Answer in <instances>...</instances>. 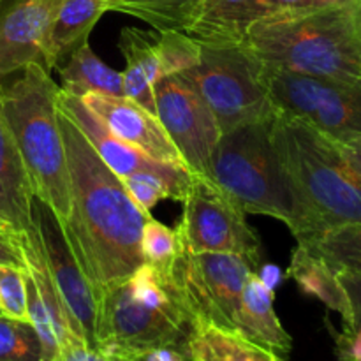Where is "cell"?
Listing matches in <instances>:
<instances>
[{
    "label": "cell",
    "mask_w": 361,
    "mask_h": 361,
    "mask_svg": "<svg viewBox=\"0 0 361 361\" xmlns=\"http://www.w3.org/2000/svg\"><path fill=\"white\" fill-rule=\"evenodd\" d=\"M59 123L71 183L69 215L60 224L99 300L145 264L141 231L152 214L134 204L122 180L60 106Z\"/></svg>",
    "instance_id": "6da1fadb"
},
{
    "label": "cell",
    "mask_w": 361,
    "mask_h": 361,
    "mask_svg": "<svg viewBox=\"0 0 361 361\" xmlns=\"http://www.w3.org/2000/svg\"><path fill=\"white\" fill-rule=\"evenodd\" d=\"M243 42L270 69L361 80L360 0L267 14Z\"/></svg>",
    "instance_id": "7a4b0ae2"
},
{
    "label": "cell",
    "mask_w": 361,
    "mask_h": 361,
    "mask_svg": "<svg viewBox=\"0 0 361 361\" xmlns=\"http://www.w3.org/2000/svg\"><path fill=\"white\" fill-rule=\"evenodd\" d=\"M275 111L222 133L208 178L247 215L279 219L296 242L310 243L317 238V231L275 147Z\"/></svg>",
    "instance_id": "3957f363"
},
{
    "label": "cell",
    "mask_w": 361,
    "mask_h": 361,
    "mask_svg": "<svg viewBox=\"0 0 361 361\" xmlns=\"http://www.w3.org/2000/svg\"><path fill=\"white\" fill-rule=\"evenodd\" d=\"M189 328L169 275L147 263L97 300V349L113 361H136L159 348H183Z\"/></svg>",
    "instance_id": "277c9868"
},
{
    "label": "cell",
    "mask_w": 361,
    "mask_h": 361,
    "mask_svg": "<svg viewBox=\"0 0 361 361\" xmlns=\"http://www.w3.org/2000/svg\"><path fill=\"white\" fill-rule=\"evenodd\" d=\"M59 92L51 73L30 63L11 83H0V102L35 200L60 222L69 215L71 183L59 123Z\"/></svg>",
    "instance_id": "5b68a950"
},
{
    "label": "cell",
    "mask_w": 361,
    "mask_h": 361,
    "mask_svg": "<svg viewBox=\"0 0 361 361\" xmlns=\"http://www.w3.org/2000/svg\"><path fill=\"white\" fill-rule=\"evenodd\" d=\"M274 141L317 236L361 224V183L331 137L277 109Z\"/></svg>",
    "instance_id": "8992f818"
},
{
    "label": "cell",
    "mask_w": 361,
    "mask_h": 361,
    "mask_svg": "<svg viewBox=\"0 0 361 361\" xmlns=\"http://www.w3.org/2000/svg\"><path fill=\"white\" fill-rule=\"evenodd\" d=\"M263 69L245 42H201L196 63L176 76L201 95L222 133H228L275 111Z\"/></svg>",
    "instance_id": "52a82bcc"
},
{
    "label": "cell",
    "mask_w": 361,
    "mask_h": 361,
    "mask_svg": "<svg viewBox=\"0 0 361 361\" xmlns=\"http://www.w3.org/2000/svg\"><path fill=\"white\" fill-rule=\"evenodd\" d=\"M275 108L337 141L361 137V80L314 78L264 66Z\"/></svg>",
    "instance_id": "ba28073f"
},
{
    "label": "cell",
    "mask_w": 361,
    "mask_h": 361,
    "mask_svg": "<svg viewBox=\"0 0 361 361\" xmlns=\"http://www.w3.org/2000/svg\"><path fill=\"white\" fill-rule=\"evenodd\" d=\"M256 268L238 254L182 250L169 279L190 324L207 321L233 330L243 286Z\"/></svg>",
    "instance_id": "9c48e42d"
},
{
    "label": "cell",
    "mask_w": 361,
    "mask_h": 361,
    "mask_svg": "<svg viewBox=\"0 0 361 361\" xmlns=\"http://www.w3.org/2000/svg\"><path fill=\"white\" fill-rule=\"evenodd\" d=\"M182 203L183 215L176 229L183 250L238 254L259 267V236L247 222L245 212L210 178L192 176Z\"/></svg>",
    "instance_id": "30bf717a"
},
{
    "label": "cell",
    "mask_w": 361,
    "mask_h": 361,
    "mask_svg": "<svg viewBox=\"0 0 361 361\" xmlns=\"http://www.w3.org/2000/svg\"><path fill=\"white\" fill-rule=\"evenodd\" d=\"M155 115L192 176L210 173L212 155L222 136L214 111L187 81L164 74L154 83Z\"/></svg>",
    "instance_id": "8fae6325"
},
{
    "label": "cell",
    "mask_w": 361,
    "mask_h": 361,
    "mask_svg": "<svg viewBox=\"0 0 361 361\" xmlns=\"http://www.w3.org/2000/svg\"><path fill=\"white\" fill-rule=\"evenodd\" d=\"M34 217L37 221L49 271L66 309L71 330L88 348L97 349V295L85 277L55 212L34 197Z\"/></svg>",
    "instance_id": "7c38bea8"
},
{
    "label": "cell",
    "mask_w": 361,
    "mask_h": 361,
    "mask_svg": "<svg viewBox=\"0 0 361 361\" xmlns=\"http://www.w3.org/2000/svg\"><path fill=\"white\" fill-rule=\"evenodd\" d=\"M62 0L0 2V83L30 63L46 66L48 37Z\"/></svg>",
    "instance_id": "4fadbf2b"
},
{
    "label": "cell",
    "mask_w": 361,
    "mask_h": 361,
    "mask_svg": "<svg viewBox=\"0 0 361 361\" xmlns=\"http://www.w3.org/2000/svg\"><path fill=\"white\" fill-rule=\"evenodd\" d=\"M59 106L73 118V122L80 127L81 133L85 134L94 150L97 152L99 157L104 161V164L118 176L120 180L127 178L136 173H154L168 182L173 190V200L183 201L187 196V190L190 187V173L183 168H175V166L161 164L154 161L143 152L136 150L130 145L123 143L122 140L113 136L104 126L97 120V116L88 111L87 106L78 97L66 94L60 88L59 92Z\"/></svg>",
    "instance_id": "5bb4252c"
},
{
    "label": "cell",
    "mask_w": 361,
    "mask_h": 361,
    "mask_svg": "<svg viewBox=\"0 0 361 361\" xmlns=\"http://www.w3.org/2000/svg\"><path fill=\"white\" fill-rule=\"evenodd\" d=\"M92 115L115 137L130 145L136 150L143 152L161 164L183 168L178 150L169 140L168 133L162 127L161 120L150 109L143 108L137 102L130 101L126 95L87 94L80 97Z\"/></svg>",
    "instance_id": "9a60e30c"
},
{
    "label": "cell",
    "mask_w": 361,
    "mask_h": 361,
    "mask_svg": "<svg viewBox=\"0 0 361 361\" xmlns=\"http://www.w3.org/2000/svg\"><path fill=\"white\" fill-rule=\"evenodd\" d=\"M0 226L18 238L34 226V192L0 102Z\"/></svg>",
    "instance_id": "2e32d148"
},
{
    "label": "cell",
    "mask_w": 361,
    "mask_h": 361,
    "mask_svg": "<svg viewBox=\"0 0 361 361\" xmlns=\"http://www.w3.org/2000/svg\"><path fill=\"white\" fill-rule=\"evenodd\" d=\"M274 298V288L252 271L243 286L233 330L286 360L293 349V338L275 314Z\"/></svg>",
    "instance_id": "e0dca14e"
},
{
    "label": "cell",
    "mask_w": 361,
    "mask_h": 361,
    "mask_svg": "<svg viewBox=\"0 0 361 361\" xmlns=\"http://www.w3.org/2000/svg\"><path fill=\"white\" fill-rule=\"evenodd\" d=\"M263 16L261 0H200L185 34L200 42H243Z\"/></svg>",
    "instance_id": "ac0fdd59"
},
{
    "label": "cell",
    "mask_w": 361,
    "mask_h": 361,
    "mask_svg": "<svg viewBox=\"0 0 361 361\" xmlns=\"http://www.w3.org/2000/svg\"><path fill=\"white\" fill-rule=\"evenodd\" d=\"M108 11V0H62L49 28L46 51L49 73L62 69L76 49L88 44L92 30Z\"/></svg>",
    "instance_id": "d6986e66"
},
{
    "label": "cell",
    "mask_w": 361,
    "mask_h": 361,
    "mask_svg": "<svg viewBox=\"0 0 361 361\" xmlns=\"http://www.w3.org/2000/svg\"><path fill=\"white\" fill-rule=\"evenodd\" d=\"M182 349L189 361H286L236 330L207 321L190 324Z\"/></svg>",
    "instance_id": "ffe728a7"
},
{
    "label": "cell",
    "mask_w": 361,
    "mask_h": 361,
    "mask_svg": "<svg viewBox=\"0 0 361 361\" xmlns=\"http://www.w3.org/2000/svg\"><path fill=\"white\" fill-rule=\"evenodd\" d=\"M288 275L305 295L314 296L330 310L341 314L344 326L351 323V305L344 286L338 281L337 271L323 257L298 243L291 256Z\"/></svg>",
    "instance_id": "44dd1931"
},
{
    "label": "cell",
    "mask_w": 361,
    "mask_h": 361,
    "mask_svg": "<svg viewBox=\"0 0 361 361\" xmlns=\"http://www.w3.org/2000/svg\"><path fill=\"white\" fill-rule=\"evenodd\" d=\"M59 74L63 81L62 92L73 97L80 99L87 94L123 95L122 73L102 62L90 44L76 49Z\"/></svg>",
    "instance_id": "7402d4cb"
},
{
    "label": "cell",
    "mask_w": 361,
    "mask_h": 361,
    "mask_svg": "<svg viewBox=\"0 0 361 361\" xmlns=\"http://www.w3.org/2000/svg\"><path fill=\"white\" fill-rule=\"evenodd\" d=\"M200 0H108L109 11L137 18L157 32H185Z\"/></svg>",
    "instance_id": "603a6c76"
},
{
    "label": "cell",
    "mask_w": 361,
    "mask_h": 361,
    "mask_svg": "<svg viewBox=\"0 0 361 361\" xmlns=\"http://www.w3.org/2000/svg\"><path fill=\"white\" fill-rule=\"evenodd\" d=\"M302 245L323 257L334 270H351L361 275V224L328 229L314 242Z\"/></svg>",
    "instance_id": "cb8c5ba5"
},
{
    "label": "cell",
    "mask_w": 361,
    "mask_h": 361,
    "mask_svg": "<svg viewBox=\"0 0 361 361\" xmlns=\"http://www.w3.org/2000/svg\"><path fill=\"white\" fill-rule=\"evenodd\" d=\"M182 250L178 229L168 228L154 217L145 222L141 231V254L145 263L155 268L159 274L169 275Z\"/></svg>",
    "instance_id": "d4e9b609"
},
{
    "label": "cell",
    "mask_w": 361,
    "mask_h": 361,
    "mask_svg": "<svg viewBox=\"0 0 361 361\" xmlns=\"http://www.w3.org/2000/svg\"><path fill=\"white\" fill-rule=\"evenodd\" d=\"M0 361H44L41 338L30 321L0 314Z\"/></svg>",
    "instance_id": "484cf974"
},
{
    "label": "cell",
    "mask_w": 361,
    "mask_h": 361,
    "mask_svg": "<svg viewBox=\"0 0 361 361\" xmlns=\"http://www.w3.org/2000/svg\"><path fill=\"white\" fill-rule=\"evenodd\" d=\"M201 42L180 30L157 32L155 49L161 60L162 76L164 74H178L194 66L200 56Z\"/></svg>",
    "instance_id": "4316f807"
},
{
    "label": "cell",
    "mask_w": 361,
    "mask_h": 361,
    "mask_svg": "<svg viewBox=\"0 0 361 361\" xmlns=\"http://www.w3.org/2000/svg\"><path fill=\"white\" fill-rule=\"evenodd\" d=\"M155 39H157V34L127 27L122 30L118 41V48L126 59V63L141 67L152 83H155L162 76L161 60L155 49Z\"/></svg>",
    "instance_id": "83f0119b"
},
{
    "label": "cell",
    "mask_w": 361,
    "mask_h": 361,
    "mask_svg": "<svg viewBox=\"0 0 361 361\" xmlns=\"http://www.w3.org/2000/svg\"><path fill=\"white\" fill-rule=\"evenodd\" d=\"M0 314L28 321L25 270L13 264H0Z\"/></svg>",
    "instance_id": "f1b7e54d"
},
{
    "label": "cell",
    "mask_w": 361,
    "mask_h": 361,
    "mask_svg": "<svg viewBox=\"0 0 361 361\" xmlns=\"http://www.w3.org/2000/svg\"><path fill=\"white\" fill-rule=\"evenodd\" d=\"M127 194L140 210L150 214L159 201L173 200V190L166 180L154 173H136L122 180Z\"/></svg>",
    "instance_id": "f546056e"
},
{
    "label": "cell",
    "mask_w": 361,
    "mask_h": 361,
    "mask_svg": "<svg viewBox=\"0 0 361 361\" xmlns=\"http://www.w3.org/2000/svg\"><path fill=\"white\" fill-rule=\"evenodd\" d=\"M338 275V281L344 286L345 295L351 305V323L344 328L361 326V275L351 270H335Z\"/></svg>",
    "instance_id": "4dcf8cb0"
},
{
    "label": "cell",
    "mask_w": 361,
    "mask_h": 361,
    "mask_svg": "<svg viewBox=\"0 0 361 361\" xmlns=\"http://www.w3.org/2000/svg\"><path fill=\"white\" fill-rule=\"evenodd\" d=\"M335 355L341 361H361V326L335 334Z\"/></svg>",
    "instance_id": "1f68e13d"
},
{
    "label": "cell",
    "mask_w": 361,
    "mask_h": 361,
    "mask_svg": "<svg viewBox=\"0 0 361 361\" xmlns=\"http://www.w3.org/2000/svg\"><path fill=\"white\" fill-rule=\"evenodd\" d=\"M56 361H113L99 349H92L81 338L69 337L60 348Z\"/></svg>",
    "instance_id": "d6a6232c"
},
{
    "label": "cell",
    "mask_w": 361,
    "mask_h": 361,
    "mask_svg": "<svg viewBox=\"0 0 361 361\" xmlns=\"http://www.w3.org/2000/svg\"><path fill=\"white\" fill-rule=\"evenodd\" d=\"M0 264H13L23 268V254H21L20 238L0 226Z\"/></svg>",
    "instance_id": "836d02e7"
},
{
    "label": "cell",
    "mask_w": 361,
    "mask_h": 361,
    "mask_svg": "<svg viewBox=\"0 0 361 361\" xmlns=\"http://www.w3.org/2000/svg\"><path fill=\"white\" fill-rule=\"evenodd\" d=\"M334 141L337 143L338 150H341V154L344 155L345 162H348L349 168L355 171L356 178H358L361 183V137H358V140H348V141H337V140Z\"/></svg>",
    "instance_id": "e575fe53"
},
{
    "label": "cell",
    "mask_w": 361,
    "mask_h": 361,
    "mask_svg": "<svg viewBox=\"0 0 361 361\" xmlns=\"http://www.w3.org/2000/svg\"><path fill=\"white\" fill-rule=\"evenodd\" d=\"M263 2L267 14L281 13V11H291V9H305V7H317V6H328L323 0H261Z\"/></svg>",
    "instance_id": "d590c367"
},
{
    "label": "cell",
    "mask_w": 361,
    "mask_h": 361,
    "mask_svg": "<svg viewBox=\"0 0 361 361\" xmlns=\"http://www.w3.org/2000/svg\"><path fill=\"white\" fill-rule=\"evenodd\" d=\"M136 361H189V358L180 348H159L147 353Z\"/></svg>",
    "instance_id": "8d00e7d4"
},
{
    "label": "cell",
    "mask_w": 361,
    "mask_h": 361,
    "mask_svg": "<svg viewBox=\"0 0 361 361\" xmlns=\"http://www.w3.org/2000/svg\"><path fill=\"white\" fill-rule=\"evenodd\" d=\"M324 4H341V2H345V0H323Z\"/></svg>",
    "instance_id": "74e56055"
},
{
    "label": "cell",
    "mask_w": 361,
    "mask_h": 361,
    "mask_svg": "<svg viewBox=\"0 0 361 361\" xmlns=\"http://www.w3.org/2000/svg\"><path fill=\"white\" fill-rule=\"evenodd\" d=\"M360 30H361V0H360Z\"/></svg>",
    "instance_id": "f35d334b"
},
{
    "label": "cell",
    "mask_w": 361,
    "mask_h": 361,
    "mask_svg": "<svg viewBox=\"0 0 361 361\" xmlns=\"http://www.w3.org/2000/svg\"><path fill=\"white\" fill-rule=\"evenodd\" d=\"M0 2H2V0H0Z\"/></svg>",
    "instance_id": "ab89813d"
}]
</instances>
